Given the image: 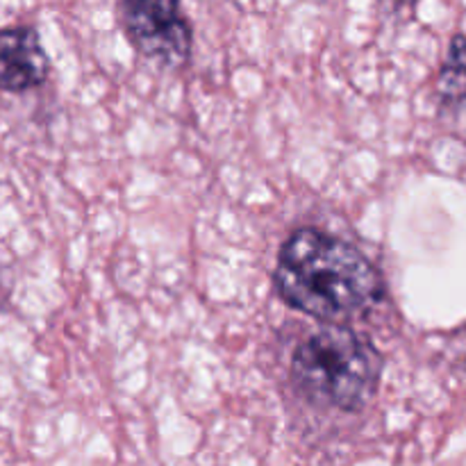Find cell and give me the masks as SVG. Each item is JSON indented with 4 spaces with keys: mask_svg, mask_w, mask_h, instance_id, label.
<instances>
[{
    "mask_svg": "<svg viewBox=\"0 0 466 466\" xmlns=\"http://www.w3.org/2000/svg\"><path fill=\"white\" fill-rule=\"evenodd\" d=\"M437 91L449 103H466V39L455 36L451 41L449 55L441 66Z\"/></svg>",
    "mask_w": 466,
    "mask_h": 466,
    "instance_id": "5",
    "label": "cell"
},
{
    "mask_svg": "<svg viewBox=\"0 0 466 466\" xmlns=\"http://www.w3.org/2000/svg\"><path fill=\"white\" fill-rule=\"evenodd\" d=\"M48 76V57L36 30L27 25L0 30V89L25 91Z\"/></svg>",
    "mask_w": 466,
    "mask_h": 466,
    "instance_id": "4",
    "label": "cell"
},
{
    "mask_svg": "<svg viewBox=\"0 0 466 466\" xmlns=\"http://www.w3.org/2000/svg\"><path fill=\"white\" fill-rule=\"evenodd\" d=\"M382 360L364 337L346 326H326L294 353L291 380L317 408L358 412L371 400Z\"/></svg>",
    "mask_w": 466,
    "mask_h": 466,
    "instance_id": "2",
    "label": "cell"
},
{
    "mask_svg": "<svg viewBox=\"0 0 466 466\" xmlns=\"http://www.w3.org/2000/svg\"><path fill=\"white\" fill-rule=\"evenodd\" d=\"M118 21L144 57L164 68H180L191 53V27L176 3H121Z\"/></svg>",
    "mask_w": 466,
    "mask_h": 466,
    "instance_id": "3",
    "label": "cell"
},
{
    "mask_svg": "<svg viewBox=\"0 0 466 466\" xmlns=\"http://www.w3.org/2000/svg\"><path fill=\"white\" fill-rule=\"evenodd\" d=\"M276 287L287 305L328 326L369 309L385 291L380 271L358 246L317 228H300L282 244Z\"/></svg>",
    "mask_w": 466,
    "mask_h": 466,
    "instance_id": "1",
    "label": "cell"
}]
</instances>
